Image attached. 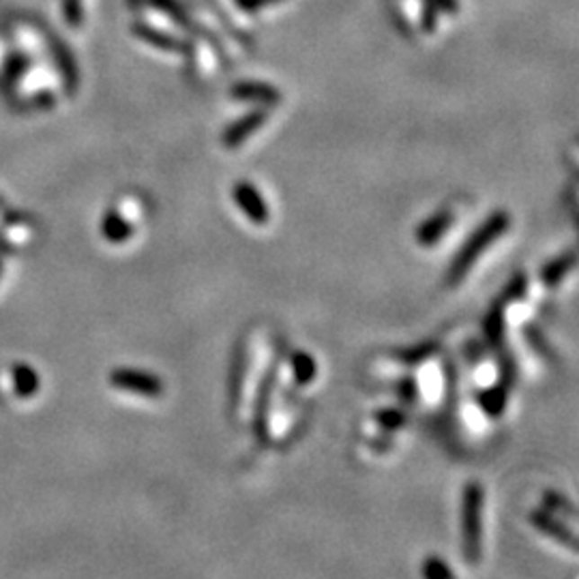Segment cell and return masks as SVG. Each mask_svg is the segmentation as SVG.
I'll return each mask as SVG.
<instances>
[{"label":"cell","mask_w":579,"mask_h":579,"mask_svg":"<svg viewBox=\"0 0 579 579\" xmlns=\"http://www.w3.org/2000/svg\"><path fill=\"white\" fill-rule=\"evenodd\" d=\"M264 120H266V114L264 112H252V114H247V116H245V119L236 120V122H234V125L227 127L226 133H224V144H226L227 148L241 147V144L245 140H247V138L252 136V133L255 129H260V127L264 125Z\"/></svg>","instance_id":"cell-10"},{"label":"cell","mask_w":579,"mask_h":579,"mask_svg":"<svg viewBox=\"0 0 579 579\" xmlns=\"http://www.w3.org/2000/svg\"><path fill=\"white\" fill-rule=\"evenodd\" d=\"M500 371H503V380H500V382H504L506 387H513L515 374H517V367H515L513 356H509V354L500 356Z\"/></svg>","instance_id":"cell-23"},{"label":"cell","mask_w":579,"mask_h":579,"mask_svg":"<svg viewBox=\"0 0 579 579\" xmlns=\"http://www.w3.org/2000/svg\"><path fill=\"white\" fill-rule=\"evenodd\" d=\"M483 487L478 483H470L464 489V504H461V523H464V554L470 565H478L481 560L483 543Z\"/></svg>","instance_id":"cell-2"},{"label":"cell","mask_w":579,"mask_h":579,"mask_svg":"<svg viewBox=\"0 0 579 579\" xmlns=\"http://www.w3.org/2000/svg\"><path fill=\"white\" fill-rule=\"evenodd\" d=\"M114 382L127 391L144 395V397H161V393H164V384L159 378L144 374V371H119L114 376Z\"/></svg>","instance_id":"cell-6"},{"label":"cell","mask_w":579,"mask_h":579,"mask_svg":"<svg viewBox=\"0 0 579 579\" xmlns=\"http://www.w3.org/2000/svg\"><path fill=\"white\" fill-rule=\"evenodd\" d=\"M433 352H436V343H421V346H416V348L402 350V352H397V359L405 365H416V363H421V361L430 359Z\"/></svg>","instance_id":"cell-20"},{"label":"cell","mask_w":579,"mask_h":579,"mask_svg":"<svg viewBox=\"0 0 579 579\" xmlns=\"http://www.w3.org/2000/svg\"><path fill=\"white\" fill-rule=\"evenodd\" d=\"M397 393L405 404H414L416 399H419V382H416V378H404V380L397 384Z\"/></svg>","instance_id":"cell-22"},{"label":"cell","mask_w":579,"mask_h":579,"mask_svg":"<svg viewBox=\"0 0 579 579\" xmlns=\"http://www.w3.org/2000/svg\"><path fill=\"white\" fill-rule=\"evenodd\" d=\"M232 200L254 226L269 224L271 219L269 206H266V200L262 198L258 187L252 185V183L238 181L236 185L232 187Z\"/></svg>","instance_id":"cell-4"},{"label":"cell","mask_w":579,"mask_h":579,"mask_svg":"<svg viewBox=\"0 0 579 579\" xmlns=\"http://www.w3.org/2000/svg\"><path fill=\"white\" fill-rule=\"evenodd\" d=\"M575 264H577L575 249H569V252L560 254L558 258L549 260L541 269V272H539V280H541L545 288L560 286V283L571 275V271L575 269Z\"/></svg>","instance_id":"cell-9"},{"label":"cell","mask_w":579,"mask_h":579,"mask_svg":"<svg viewBox=\"0 0 579 579\" xmlns=\"http://www.w3.org/2000/svg\"><path fill=\"white\" fill-rule=\"evenodd\" d=\"M376 421L384 432H397L405 425V414L397 408H387V410L376 412Z\"/></svg>","instance_id":"cell-18"},{"label":"cell","mask_w":579,"mask_h":579,"mask_svg":"<svg viewBox=\"0 0 579 579\" xmlns=\"http://www.w3.org/2000/svg\"><path fill=\"white\" fill-rule=\"evenodd\" d=\"M421 575L427 579H450L453 577V571L449 569V565L438 556H430L421 566Z\"/></svg>","instance_id":"cell-17"},{"label":"cell","mask_w":579,"mask_h":579,"mask_svg":"<svg viewBox=\"0 0 579 579\" xmlns=\"http://www.w3.org/2000/svg\"><path fill=\"white\" fill-rule=\"evenodd\" d=\"M530 521L539 532L548 534V537L554 539V541H558L560 545H565V548H569L571 551H577V537L558 520V517L551 515V511L548 509L532 511Z\"/></svg>","instance_id":"cell-5"},{"label":"cell","mask_w":579,"mask_h":579,"mask_svg":"<svg viewBox=\"0 0 579 579\" xmlns=\"http://www.w3.org/2000/svg\"><path fill=\"white\" fill-rule=\"evenodd\" d=\"M543 504L548 511H554V513H565V515H569L571 520H577L575 506H573L569 498H565V495L558 494V492H545Z\"/></svg>","instance_id":"cell-14"},{"label":"cell","mask_w":579,"mask_h":579,"mask_svg":"<svg viewBox=\"0 0 579 579\" xmlns=\"http://www.w3.org/2000/svg\"><path fill=\"white\" fill-rule=\"evenodd\" d=\"M453 213L450 210H438L436 215H432L430 219L423 221V224L416 227V243L421 245V247H433V245L442 241L444 234L449 232V227L453 226Z\"/></svg>","instance_id":"cell-7"},{"label":"cell","mask_w":579,"mask_h":579,"mask_svg":"<svg viewBox=\"0 0 579 579\" xmlns=\"http://www.w3.org/2000/svg\"><path fill=\"white\" fill-rule=\"evenodd\" d=\"M290 365H292V374H294V382L298 387H307L316 380L318 376V365H316V359L305 350H297L290 356Z\"/></svg>","instance_id":"cell-12"},{"label":"cell","mask_w":579,"mask_h":579,"mask_svg":"<svg viewBox=\"0 0 579 579\" xmlns=\"http://www.w3.org/2000/svg\"><path fill=\"white\" fill-rule=\"evenodd\" d=\"M105 234H108L112 241H125V238L131 234V227L127 226L120 217L110 215L108 221H105Z\"/></svg>","instance_id":"cell-21"},{"label":"cell","mask_w":579,"mask_h":579,"mask_svg":"<svg viewBox=\"0 0 579 579\" xmlns=\"http://www.w3.org/2000/svg\"><path fill=\"white\" fill-rule=\"evenodd\" d=\"M277 380H280V361H275V363L266 370V374L260 382L258 395H255L252 430H254V436L258 438L260 444H269V440H271L269 416H271V402H272V393H275Z\"/></svg>","instance_id":"cell-3"},{"label":"cell","mask_w":579,"mask_h":579,"mask_svg":"<svg viewBox=\"0 0 579 579\" xmlns=\"http://www.w3.org/2000/svg\"><path fill=\"white\" fill-rule=\"evenodd\" d=\"M509 227H511V215L506 213V210H495V213L489 215L487 219L478 226V230L472 232V236L468 238L464 247L459 249L458 255H455L453 262H450L449 277H447L450 286H455V283L464 280L468 271L475 266V262L481 258L483 252H485L489 245L498 241Z\"/></svg>","instance_id":"cell-1"},{"label":"cell","mask_w":579,"mask_h":579,"mask_svg":"<svg viewBox=\"0 0 579 579\" xmlns=\"http://www.w3.org/2000/svg\"><path fill=\"white\" fill-rule=\"evenodd\" d=\"M245 374H247V350H245V343H238L232 356L230 378H227V404H230L232 412L241 404Z\"/></svg>","instance_id":"cell-8"},{"label":"cell","mask_w":579,"mask_h":579,"mask_svg":"<svg viewBox=\"0 0 579 579\" xmlns=\"http://www.w3.org/2000/svg\"><path fill=\"white\" fill-rule=\"evenodd\" d=\"M523 337H526L528 346H530L534 352H537L541 359H548V361H554V350L548 342H545V337L541 335V331H539L537 326H528L523 328Z\"/></svg>","instance_id":"cell-16"},{"label":"cell","mask_w":579,"mask_h":579,"mask_svg":"<svg viewBox=\"0 0 579 579\" xmlns=\"http://www.w3.org/2000/svg\"><path fill=\"white\" fill-rule=\"evenodd\" d=\"M234 94L245 102H277V93L264 86H238Z\"/></svg>","instance_id":"cell-19"},{"label":"cell","mask_w":579,"mask_h":579,"mask_svg":"<svg viewBox=\"0 0 579 579\" xmlns=\"http://www.w3.org/2000/svg\"><path fill=\"white\" fill-rule=\"evenodd\" d=\"M526 292H528V277L523 275V272H517L513 280L506 283L503 298H500L498 303H503L506 307V305L515 303V300H521L523 297H526Z\"/></svg>","instance_id":"cell-15"},{"label":"cell","mask_w":579,"mask_h":579,"mask_svg":"<svg viewBox=\"0 0 579 579\" xmlns=\"http://www.w3.org/2000/svg\"><path fill=\"white\" fill-rule=\"evenodd\" d=\"M504 305L495 303V307L489 311L485 322H483V333H485L487 343L494 350H503L504 346Z\"/></svg>","instance_id":"cell-13"},{"label":"cell","mask_w":579,"mask_h":579,"mask_svg":"<svg viewBox=\"0 0 579 579\" xmlns=\"http://www.w3.org/2000/svg\"><path fill=\"white\" fill-rule=\"evenodd\" d=\"M509 388L511 387H506L504 382L483 388V391L478 393V405H481V410L485 412L487 416H492V419L503 416L506 404H509Z\"/></svg>","instance_id":"cell-11"}]
</instances>
